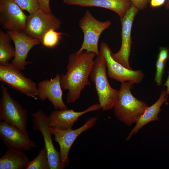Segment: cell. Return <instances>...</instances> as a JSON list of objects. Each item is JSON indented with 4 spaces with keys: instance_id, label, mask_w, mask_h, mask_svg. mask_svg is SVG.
I'll list each match as a JSON object with an SVG mask.
<instances>
[{
    "instance_id": "cell-4",
    "label": "cell",
    "mask_w": 169,
    "mask_h": 169,
    "mask_svg": "<svg viewBox=\"0 0 169 169\" xmlns=\"http://www.w3.org/2000/svg\"><path fill=\"white\" fill-rule=\"evenodd\" d=\"M0 120L14 126L25 135L29 137L27 132V111L10 95L7 88L1 85Z\"/></svg>"
},
{
    "instance_id": "cell-29",
    "label": "cell",
    "mask_w": 169,
    "mask_h": 169,
    "mask_svg": "<svg viewBox=\"0 0 169 169\" xmlns=\"http://www.w3.org/2000/svg\"><path fill=\"white\" fill-rule=\"evenodd\" d=\"M164 86H165L167 87V90H166V93L167 95H169V71L168 72V76L166 81L164 84Z\"/></svg>"
},
{
    "instance_id": "cell-6",
    "label": "cell",
    "mask_w": 169,
    "mask_h": 169,
    "mask_svg": "<svg viewBox=\"0 0 169 169\" xmlns=\"http://www.w3.org/2000/svg\"><path fill=\"white\" fill-rule=\"evenodd\" d=\"M98 120L97 116L91 117L82 126L74 130L69 129L61 130L50 128L52 134L54 136V140L58 143L59 146L63 169L69 165V153L74 141L83 132L93 127Z\"/></svg>"
},
{
    "instance_id": "cell-30",
    "label": "cell",
    "mask_w": 169,
    "mask_h": 169,
    "mask_svg": "<svg viewBox=\"0 0 169 169\" xmlns=\"http://www.w3.org/2000/svg\"><path fill=\"white\" fill-rule=\"evenodd\" d=\"M165 6L167 9H169V0H166L165 3Z\"/></svg>"
},
{
    "instance_id": "cell-18",
    "label": "cell",
    "mask_w": 169,
    "mask_h": 169,
    "mask_svg": "<svg viewBox=\"0 0 169 169\" xmlns=\"http://www.w3.org/2000/svg\"><path fill=\"white\" fill-rule=\"evenodd\" d=\"M168 95L166 90H162L157 101L151 106H148L146 108L136 123L134 127L129 133L126 138L127 141H129L133 135L136 134L149 123L159 120L158 115L161 110V107L166 101Z\"/></svg>"
},
{
    "instance_id": "cell-14",
    "label": "cell",
    "mask_w": 169,
    "mask_h": 169,
    "mask_svg": "<svg viewBox=\"0 0 169 169\" xmlns=\"http://www.w3.org/2000/svg\"><path fill=\"white\" fill-rule=\"evenodd\" d=\"M0 138L8 149L29 151L37 145L16 126L4 121L0 122Z\"/></svg>"
},
{
    "instance_id": "cell-10",
    "label": "cell",
    "mask_w": 169,
    "mask_h": 169,
    "mask_svg": "<svg viewBox=\"0 0 169 169\" xmlns=\"http://www.w3.org/2000/svg\"><path fill=\"white\" fill-rule=\"evenodd\" d=\"M31 115L33 129L40 131L44 139L50 169H63L60 152L55 149L53 143L49 116L40 109Z\"/></svg>"
},
{
    "instance_id": "cell-31",
    "label": "cell",
    "mask_w": 169,
    "mask_h": 169,
    "mask_svg": "<svg viewBox=\"0 0 169 169\" xmlns=\"http://www.w3.org/2000/svg\"></svg>"
},
{
    "instance_id": "cell-19",
    "label": "cell",
    "mask_w": 169,
    "mask_h": 169,
    "mask_svg": "<svg viewBox=\"0 0 169 169\" xmlns=\"http://www.w3.org/2000/svg\"><path fill=\"white\" fill-rule=\"evenodd\" d=\"M29 161L23 151L8 149L0 158V169H25Z\"/></svg>"
},
{
    "instance_id": "cell-8",
    "label": "cell",
    "mask_w": 169,
    "mask_h": 169,
    "mask_svg": "<svg viewBox=\"0 0 169 169\" xmlns=\"http://www.w3.org/2000/svg\"><path fill=\"white\" fill-rule=\"evenodd\" d=\"M0 81L28 96L37 99V85L11 63L0 65Z\"/></svg>"
},
{
    "instance_id": "cell-3",
    "label": "cell",
    "mask_w": 169,
    "mask_h": 169,
    "mask_svg": "<svg viewBox=\"0 0 169 169\" xmlns=\"http://www.w3.org/2000/svg\"><path fill=\"white\" fill-rule=\"evenodd\" d=\"M106 62L103 56H97L90 73V78L94 84L99 104L103 111L113 109L117 99L119 90L112 88L107 79Z\"/></svg>"
},
{
    "instance_id": "cell-20",
    "label": "cell",
    "mask_w": 169,
    "mask_h": 169,
    "mask_svg": "<svg viewBox=\"0 0 169 169\" xmlns=\"http://www.w3.org/2000/svg\"><path fill=\"white\" fill-rule=\"evenodd\" d=\"M12 40L7 33L0 29V65H6L14 58L15 50L11 44Z\"/></svg>"
},
{
    "instance_id": "cell-15",
    "label": "cell",
    "mask_w": 169,
    "mask_h": 169,
    "mask_svg": "<svg viewBox=\"0 0 169 169\" xmlns=\"http://www.w3.org/2000/svg\"><path fill=\"white\" fill-rule=\"evenodd\" d=\"M101 109L99 104H95L79 112L67 109L55 110L52 111L49 116L50 127L61 130L72 129L74 125L81 116L88 112L98 110Z\"/></svg>"
},
{
    "instance_id": "cell-7",
    "label": "cell",
    "mask_w": 169,
    "mask_h": 169,
    "mask_svg": "<svg viewBox=\"0 0 169 169\" xmlns=\"http://www.w3.org/2000/svg\"><path fill=\"white\" fill-rule=\"evenodd\" d=\"M100 53L106 62L108 77L121 83L129 82L134 84L140 83L144 78V75L141 70L128 69L115 61L111 56V50L106 43H101Z\"/></svg>"
},
{
    "instance_id": "cell-16",
    "label": "cell",
    "mask_w": 169,
    "mask_h": 169,
    "mask_svg": "<svg viewBox=\"0 0 169 169\" xmlns=\"http://www.w3.org/2000/svg\"><path fill=\"white\" fill-rule=\"evenodd\" d=\"M60 78L61 76L58 74L54 78L44 80L37 84L38 98L41 101L48 99L55 110L68 109L62 98Z\"/></svg>"
},
{
    "instance_id": "cell-26",
    "label": "cell",
    "mask_w": 169,
    "mask_h": 169,
    "mask_svg": "<svg viewBox=\"0 0 169 169\" xmlns=\"http://www.w3.org/2000/svg\"><path fill=\"white\" fill-rule=\"evenodd\" d=\"M40 9L46 13H51L50 7V0H37Z\"/></svg>"
},
{
    "instance_id": "cell-12",
    "label": "cell",
    "mask_w": 169,
    "mask_h": 169,
    "mask_svg": "<svg viewBox=\"0 0 169 169\" xmlns=\"http://www.w3.org/2000/svg\"><path fill=\"white\" fill-rule=\"evenodd\" d=\"M138 10L132 4L124 17L120 19L122 27L121 47L118 52L111 54L112 58L115 61L130 70H133L129 61L132 43L131 31L134 18Z\"/></svg>"
},
{
    "instance_id": "cell-25",
    "label": "cell",
    "mask_w": 169,
    "mask_h": 169,
    "mask_svg": "<svg viewBox=\"0 0 169 169\" xmlns=\"http://www.w3.org/2000/svg\"><path fill=\"white\" fill-rule=\"evenodd\" d=\"M135 7L138 10L145 9L151 0H129Z\"/></svg>"
},
{
    "instance_id": "cell-21",
    "label": "cell",
    "mask_w": 169,
    "mask_h": 169,
    "mask_svg": "<svg viewBox=\"0 0 169 169\" xmlns=\"http://www.w3.org/2000/svg\"><path fill=\"white\" fill-rule=\"evenodd\" d=\"M26 169H50L47 150L44 145L37 156L33 160L29 161Z\"/></svg>"
},
{
    "instance_id": "cell-27",
    "label": "cell",
    "mask_w": 169,
    "mask_h": 169,
    "mask_svg": "<svg viewBox=\"0 0 169 169\" xmlns=\"http://www.w3.org/2000/svg\"><path fill=\"white\" fill-rule=\"evenodd\" d=\"M168 58V49L167 48L165 47L161 48L158 59L163 62H166Z\"/></svg>"
},
{
    "instance_id": "cell-9",
    "label": "cell",
    "mask_w": 169,
    "mask_h": 169,
    "mask_svg": "<svg viewBox=\"0 0 169 169\" xmlns=\"http://www.w3.org/2000/svg\"><path fill=\"white\" fill-rule=\"evenodd\" d=\"M61 21L52 13H46L40 8L28 16L24 32L41 43L44 34L49 30L59 29Z\"/></svg>"
},
{
    "instance_id": "cell-17",
    "label": "cell",
    "mask_w": 169,
    "mask_h": 169,
    "mask_svg": "<svg viewBox=\"0 0 169 169\" xmlns=\"http://www.w3.org/2000/svg\"><path fill=\"white\" fill-rule=\"evenodd\" d=\"M64 3L81 7H98L112 10L121 19L132 4L129 0H63Z\"/></svg>"
},
{
    "instance_id": "cell-2",
    "label": "cell",
    "mask_w": 169,
    "mask_h": 169,
    "mask_svg": "<svg viewBox=\"0 0 169 169\" xmlns=\"http://www.w3.org/2000/svg\"><path fill=\"white\" fill-rule=\"evenodd\" d=\"M134 84L129 82L121 83L117 99L113 108L115 116L128 126L136 124L148 105L131 94Z\"/></svg>"
},
{
    "instance_id": "cell-11",
    "label": "cell",
    "mask_w": 169,
    "mask_h": 169,
    "mask_svg": "<svg viewBox=\"0 0 169 169\" xmlns=\"http://www.w3.org/2000/svg\"><path fill=\"white\" fill-rule=\"evenodd\" d=\"M28 16L13 0H0V23L3 29L23 32Z\"/></svg>"
},
{
    "instance_id": "cell-28",
    "label": "cell",
    "mask_w": 169,
    "mask_h": 169,
    "mask_svg": "<svg viewBox=\"0 0 169 169\" xmlns=\"http://www.w3.org/2000/svg\"><path fill=\"white\" fill-rule=\"evenodd\" d=\"M166 0H151L150 4L152 8L160 7L165 4Z\"/></svg>"
},
{
    "instance_id": "cell-22",
    "label": "cell",
    "mask_w": 169,
    "mask_h": 169,
    "mask_svg": "<svg viewBox=\"0 0 169 169\" xmlns=\"http://www.w3.org/2000/svg\"><path fill=\"white\" fill-rule=\"evenodd\" d=\"M64 34L53 29H50L44 34L41 43L45 47H54L58 44L62 35Z\"/></svg>"
},
{
    "instance_id": "cell-1",
    "label": "cell",
    "mask_w": 169,
    "mask_h": 169,
    "mask_svg": "<svg viewBox=\"0 0 169 169\" xmlns=\"http://www.w3.org/2000/svg\"><path fill=\"white\" fill-rule=\"evenodd\" d=\"M96 56L94 53L86 50L79 55L74 53L69 56L67 72L60 80L62 90H68L67 103H73L79 99L82 91L90 85L88 78Z\"/></svg>"
},
{
    "instance_id": "cell-23",
    "label": "cell",
    "mask_w": 169,
    "mask_h": 169,
    "mask_svg": "<svg viewBox=\"0 0 169 169\" xmlns=\"http://www.w3.org/2000/svg\"><path fill=\"white\" fill-rule=\"evenodd\" d=\"M23 9L31 13L40 8L37 0H14Z\"/></svg>"
},
{
    "instance_id": "cell-24",
    "label": "cell",
    "mask_w": 169,
    "mask_h": 169,
    "mask_svg": "<svg viewBox=\"0 0 169 169\" xmlns=\"http://www.w3.org/2000/svg\"><path fill=\"white\" fill-rule=\"evenodd\" d=\"M166 62H163L157 59L156 63V72L155 74V81L158 86H160L161 84L166 66Z\"/></svg>"
},
{
    "instance_id": "cell-13",
    "label": "cell",
    "mask_w": 169,
    "mask_h": 169,
    "mask_svg": "<svg viewBox=\"0 0 169 169\" xmlns=\"http://www.w3.org/2000/svg\"><path fill=\"white\" fill-rule=\"evenodd\" d=\"M7 33L11 37L15 46V56L11 63L16 68L23 70L26 65L32 63L26 60L30 51L33 47L41 43L23 32L8 31Z\"/></svg>"
},
{
    "instance_id": "cell-5",
    "label": "cell",
    "mask_w": 169,
    "mask_h": 169,
    "mask_svg": "<svg viewBox=\"0 0 169 169\" xmlns=\"http://www.w3.org/2000/svg\"><path fill=\"white\" fill-rule=\"evenodd\" d=\"M110 20L101 22L96 19L89 10L86 11L79 22V26L84 34L82 45L75 53L79 55L84 50L94 52L100 55L98 44L102 32L111 25Z\"/></svg>"
}]
</instances>
